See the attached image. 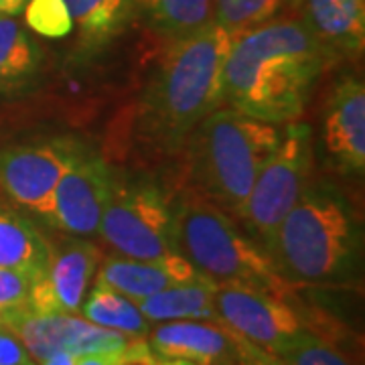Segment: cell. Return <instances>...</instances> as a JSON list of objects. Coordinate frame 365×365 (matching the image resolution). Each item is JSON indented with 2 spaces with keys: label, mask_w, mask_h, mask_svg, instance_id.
Masks as SVG:
<instances>
[{
  "label": "cell",
  "mask_w": 365,
  "mask_h": 365,
  "mask_svg": "<svg viewBox=\"0 0 365 365\" xmlns=\"http://www.w3.org/2000/svg\"><path fill=\"white\" fill-rule=\"evenodd\" d=\"M331 55L299 16H274L240 33L225 57L222 104L272 124L302 116Z\"/></svg>",
  "instance_id": "cell-1"
},
{
  "label": "cell",
  "mask_w": 365,
  "mask_h": 365,
  "mask_svg": "<svg viewBox=\"0 0 365 365\" xmlns=\"http://www.w3.org/2000/svg\"><path fill=\"white\" fill-rule=\"evenodd\" d=\"M240 33L209 25L170 41L136 106V136L157 157H177L195 126L222 106L225 57Z\"/></svg>",
  "instance_id": "cell-2"
},
{
  "label": "cell",
  "mask_w": 365,
  "mask_h": 365,
  "mask_svg": "<svg viewBox=\"0 0 365 365\" xmlns=\"http://www.w3.org/2000/svg\"><path fill=\"white\" fill-rule=\"evenodd\" d=\"M264 252L292 287L357 288L364 276L361 217L339 185L311 179Z\"/></svg>",
  "instance_id": "cell-3"
},
{
  "label": "cell",
  "mask_w": 365,
  "mask_h": 365,
  "mask_svg": "<svg viewBox=\"0 0 365 365\" xmlns=\"http://www.w3.org/2000/svg\"><path fill=\"white\" fill-rule=\"evenodd\" d=\"M284 126V124H282ZM282 126L220 106L182 144L185 189L234 217L262 165L280 143Z\"/></svg>",
  "instance_id": "cell-4"
},
{
  "label": "cell",
  "mask_w": 365,
  "mask_h": 365,
  "mask_svg": "<svg viewBox=\"0 0 365 365\" xmlns=\"http://www.w3.org/2000/svg\"><path fill=\"white\" fill-rule=\"evenodd\" d=\"M173 246L217 287H240L292 299L294 288L232 215L185 189L173 195Z\"/></svg>",
  "instance_id": "cell-5"
},
{
  "label": "cell",
  "mask_w": 365,
  "mask_h": 365,
  "mask_svg": "<svg viewBox=\"0 0 365 365\" xmlns=\"http://www.w3.org/2000/svg\"><path fill=\"white\" fill-rule=\"evenodd\" d=\"M313 158V128L299 120L284 124L280 143L262 165L246 201L234 215L235 223L262 250L311 181Z\"/></svg>",
  "instance_id": "cell-6"
},
{
  "label": "cell",
  "mask_w": 365,
  "mask_h": 365,
  "mask_svg": "<svg viewBox=\"0 0 365 365\" xmlns=\"http://www.w3.org/2000/svg\"><path fill=\"white\" fill-rule=\"evenodd\" d=\"M120 256L158 260L175 252L173 246V195L150 177L112 179L100 232Z\"/></svg>",
  "instance_id": "cell-7"
},
{
  "label": "cell",
  "mask_w": 365,
  "mask_h": 365,
  "mask_svg": "<svg viewBox=\"0 0 365 365\" xmlns=\"http://www.w3.org/2000/svg\"><path fill=\"white\" fill-rule=\"evenodd\" d=\"M215 309L220 323L272 355L302 331L331 343L345 337L339 321L325 311L304 307L297 297L282 299L252 288L217 287Z\"/></svg>",
  "instance_id": "cell-8"
},
{
  "label": "cell",
  "mask_w": 365,
  "mask_h": 365,
  "mask_svg": "<svg viewBox=\"0 0 365 365\" xmlns=\"http://www.w3.org/2000/svg\"><path fill=\"white\" fill-rule=\"evenodd\" d=\"M79 138L45 136L0 148V189L16 205L49 225L53 193L59 177L76 155Z\"/></svg>",
  "instance_id": "cell-9"
},
{
  "label": "cell",
  "mask_w": 365,
  "mask_h": 365,
  "mask_svg": "<svg viewBox=\"0 0 365 365\" xmlns=\"http://www.w3.org/2000/svg\"><path fill=\"white\" fill-rule=\"evenodd\" d=\"M0 314L2 327L23 343L37 365L53 353L66 351L79 357L90 353L120 351L132 341L122 333L93 325L78 314L37 313L29 307Z\"/></svg>",
  "instance_id": "cell-10"
},
{
  "label": "cell",
  "mask_w": 365,
  "mask_h": 365,
  "mask_svg": "<svg viewBox=\"0 0 365 365\" xmlns=\"http://www.w3.org/2000/svg\"><path fill=\"white\" fill-rule=\"evenodd\" d=\"M112 179L114 170L106 158L86 143H79L55 187L49 225L61 234L78 237L98 234Z\"/></svg>",
  "instance_id": "cell-11"
},
{
  "label": "cell",
  "mask_w": 365,
  "mask_h": 365,
  "mask_svg": "<svg viewBox=\"0 0 365 365\" xmlns=\"http://www.w3.org/2000/svg\"><path fill=\"white\" fill-rule=\"evenodd\" d=\"M47 268L35 278L29 309L37 313L79 314L91 280L100 266V250L88 237L67 235L57 244L49 242Z\"/></svg>",
  "instance_id": "cell-12"
},
{
  "label": "cell",
  "mask_w": 365,
  "mask_h": 365,
  "mask_svg": "<svg viewBox=\"0 0 365 365\" xmlns=\"http://www.w3.org/2000/svg\"><path fill=\"white\" fill-rule=\"evenodd\" d=\"M321 140L329 165L339 175L361 177L365 170V88L347 76L329 96Z\"/></svg>",
  "instance_id": "cell-13"
},
{
  "label": "cell",
  "mask_w": 365,
  "mask_h": 365,
  "mask_svg": "<svg viewBox=\"0 0 365 365\" xmlns=\"http://www.w3.org/2000/svg\"><path fill=\"white\" fill-rule=\"evenodd\" d=\"M146 341L158 357H179L195 365L237 364L235 333L215 321L157 323Z\"/></svg>",
  "instance_id": "cell-14"
},
{
  "label": "cell",
  "mask_w": 365,
  "mask_h": 365,
  "mask_svg": "<svg viewBox=\"0 0 365 365\" xmlns=\"http://www.w3.org/2000/svg\"><path fill=\"white\" fill-rule=\"evenodd\" d=\"M203 278L205 276L191 262L185 260L179 252H173L158 260H136L116 254L100 262L96 272V282H102L134 302L148 299L173 284Z\"/></svg>",
  "instance_id": "cell-15"
},
{
  "label": "cell",
  "mask_w": 365,
  "mask_h": 365,
  "mask_svg": "<svg viewBox=\"0 0 365 365\" xmlns=\"http://www.w3.org/2000/svg\"><path fill=\"white\" fill-rule=\"evenodd\" d=\"M297 13L333 61L364 53L365 0H300Z\"/></svg>",
  "instance_id": "cell-16"
},
{
  "label": "cell",
  "mask_w": 365,
  "mask_h": 365,
  "mask_svg": "<svg viewBox=\"0 0 365 365\" xmlns=\"http://www.w3.org/2000/svg\"><path fill=\"white\" fill-rule=\"evenodd\" d=\"M45 66V53L14 16L0 14V96L35 88Z\"/></svg>",
  "instance_id": "cell-17"
},
{
  "label": "cell",
  "mask_w": 365,
  "mask_h": 365,
  "mask_svg": "<svg viewBox=\"0 0 365 365\" xmlns=\"http://www.w3.org/2000/svg\"><path fill=\"white\" fill-rule=\"evenodd\" d=\"M215 290L217 284L211 280H193L160 290L148 299L138 300L140 313L153 323L169 321H215L220 323L215 309Z\"/></svg>",
  "instance_id": "cell-18"
},
{
  "label": "cell",
  "mask_w": 365,
  "mask_h": 365,
  "mask_svg": "<svg viewBox=\"0 0 365 365\" xmlns=\"http://www.w3.org/2000/svg\"><path fill=\"white\" fill-rule=\"evenodd\" d=\"M134 21L167 43L191 37L213 25L211 0H132Z\"/></svg>",
  "instance_id": "cell-19"
},
{
  "label": "cell",
  "mask_w": 365,
  "mask_h": 365,
  "mask_svg": "<svg viewBox=\"0 0 365 365\" xmlns=\"http://www.w3.org/2000/svg\"><path fill=\"white\" fill-rule=\"evenodd\" d=\"M66 4L83 53L100 51L134 21L132 0H66Z\"/></svg>",
  "instance_id": "cell-20"
},
{
  "label": "cell",
  "mask_w": 365,
  "mask_h": 365,
  "mask_svg": "<svg viewBox=\"0 0 365 365\" xmlns=\"http://www.w3.org/2000/svg\"><path fill=\"white\" fill-rule=\"evenodd\" d=\"M49 240L29 217L0 203V266L41 276L49 260Z\"/></svg>",
  "instance_id": "cell-21"
},
{
  "label": "cell",
  "mask_w": 365,
  "mask_h": 365,
  "mask_svg": "<svg viewBox=\"0 0 365 365\" xmlns=\"http://www.w3.org/2000/svg\"><path fill=\"white\" fill-rule=\"evenodd\" d=\"M79 314L93 325L122 333L130 339H146L153 329V323L140 313L134 300L102 282H96L91 290H88Z\"/></svg>",
  "instance_id": "cell-22"
},
{
  "label": "cell",
  "mask_w": 365,
  "mask_h": 365,
  "mask_svg": "<svg viewBox=\"0 0 365 365\" xmlns=\"http://www.w3.org/2000/svg\"><path fill=\"white\" fill-rule=\"evenodd\" d=\"M213 23L232 33H244L272 21L287 6L284 0H211Z\"/></svg>",
  "instance_id": "cell-23"
},
{
  "label": "cell",
  "mask_w": 365,
  "mask_h": 365,
  "mask_svg": "<svg viewBox=\"0 0 365 365\" xmlns=\"http://www.w3.org/2000/svg\"><path fill=\"white\" fill-rule=\"evenodd\" d=\"M274 355L284 365H355L345 349L311 331H302Z\"/></svg>",
  "instance_id": "cell-24"
},
{
  "label": "cell",
  "mask_w": 365,
  "mask_h": 365,
  "mask_svg": "<svg viewBox=\"0 0 365 365\" xmlns=\"http://www.w3.org/2000/svg\"><path fill=\"white\" fill-rule=\"evenodd\" d=\"M26 26L45 39H63L73 31L66 0H26Z\"/></svg>",
  "instance_id": "cell-25"
},
{
  "label": "cell",
  "mask_w": 365,
  "mask_h": 365,
  "mask_svg": "<svg viewBox=\"0 0 365 365\" xmlns=\"http://www.w3.org/2000/svg\"><path fill=\"white\" fill-rule=\"evenodd\" d=\"M35 278V274L25 270L0 266V313L26 307Z\"/></svg>",
  "instance_id": "cell-26"
},
{
  "label": "cell",
  "mask_w": 365,
  "mask_h": 365,
  "mask_svg": "<svg viewBox=\"0 0 365 365\" xmlns=\"http://www.w3.org/2000/svg\"><path fill=\"white\" fill-rule=\"evenodd\" d=\"M35 364L23 347V343L4 327H0V365H31Z\"/></svg>",
  "instance_id": "cell-27"
},
{
  "label": "cell",
  "mask_w": 365,
  "mask_h": 365,
  "mask_svg": "<svg viewBox=\"0 0 365 365\" xmlns=\"http://www.w3.org/2000/svg\"><path fill=\"white\" fill-rule=\"evenodd\" d=\"M235 337H237V364L235 365H284L276 355L264 351L262 347L240 337L237 333Z\"/></svg>",
  "instance_id": "cell-28"
},
{
  "label": "cell",
  "mask_w": 365,
  "mask_h": 365,
  "mask_svg": "<svg viewBox=\"0 0 365 365\" xmlns=\"http://www.w3.org/2000/svg\"><path fill=\"white\" fill-rule=\"evenodd\" d=\"M122 351V349H120ZM120 351H106V353H90V355H79L76 357L73 365H116Z\"/></svg>",
  "instance_id": "cell-29"
},
{
  "label": "cell",
  "mask_w": 365,
  "mask_h": 365,
  "mask_svg": "<svg viewBox=\"0 0 365 365\" xmlns=\"http://www.w3.org/2000/svg\"><path fill=\"white\" fill-rule=\"evenodd\" d=\"M26 0H0V14L14 16L25 9Z\"/></svg>",
  "instance_id": "cell-30"
},
{
  "label": "cell",
  "mask_w": 365,
  "mask_h": 365,
  "mask_svg": "<svg viewBox=\"0 0 365 365\" xmlns=\"http://www.w3.org/2000/svg\"><path fill=\"white\" fill-rule=\"evenodd\" d=\"M73 364H76V355H71V353H66V351H59V353H53L51 357H47V359L39 365H73Z\"/></svg>",
  "instance_id": "cell-31"
},
{
  "label": "cell",
  "mask_w": 365,
  "mask_h": 365,
  "mask_svg": "<svg viewBox=\"0 0 365 365\" xmlns=\"http://www.w3.org/2000/svg\"><path fill=\"white\" fill-rule=\"evenodd\" d=\"M157 365H195L187 359H179V357H158L157 355Z\"/></svg>",
  "instance_id": "cell-32"
},
{
  "label": "cell",
  "mask_w": 365,
  "mask_h": 365,
  "mask_svg": "<svg viewBox=\"0 0 365 365\" xmlns=\"http://www.w3.org/2000/svg\"><path fill=\"white\" fill-rule=\"evenodd\" d=\"M287 2V6L288 9H292L294 13H297V9H299V4H300V0H284Z\"/></svg>",
  "instance_id": "cell-33"
},
{
  "label": "cell",
  "mask_w": 365,
  "mask_h": 365,
  "mask_svg": "<svg viewBox=\"0 0 365 365\" xmlns=\"http://www.w3.org/2000/svg\"><path fill=\"white\" fill-rule=\"evenodd\" d=\"M0 327H2V314H0Z\"/></svg>",
  "instance_id": "cell-34"
},
{
  "label": "cell",
  "mask_w": 365,
  "mask_h": 365,
  "mask_svg": "<svg viewBox=\"0 0 365 365\" xmlns=\"http://www.w3.org/2000/svg\"><path fill=\"white\" fill-rule=\"evenodd\" d=\"M31 365H37V364H31Z\"/></svg>",
  "instance_id": "cell-35"
}]
</instances>
